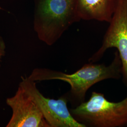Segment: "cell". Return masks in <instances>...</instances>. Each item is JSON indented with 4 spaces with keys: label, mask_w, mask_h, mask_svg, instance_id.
Returning a JSON list of instances; mask_svg holds the SVG:
<instances>
[{
    "label": "cell",
    "mask_w": 127,
    "mask_h": 127,
    "mask_svg": "<svg viewBox=\"0 0 127 127\" xmlns=\"http://www.w3.org/2000/svg\"><path fill=\"white\" fill-rule=\"evenodd\" d=\"M6 102L12 112L6 127H50L36 103L21 87Z\"/></svg>",
    "instance_id": "8992f818"
},
{
    "label": "cell",
    "mask_w": 127,
    "mask_h": 127,
    "mask_svg": "<svg viewBox=\"0 0 127 127\" xmlns=\"http://www.w3.org/2000/svg\"><path fill=\"white\" fill-rule=\"evenodd\" d=\"M70 112L85 127H127V96L119 102L107 100L102 93L92 92L89 100Z\"/></svg>",
    "instance_id": "3957f363"
},
{
    "label": "cell",
    "mask_w": 127,
    "mask_h": 127,
    "mask_svg": "<svg viewBox=\"0 0 127 127\" xmlns=\"http://www.w3.org/2000/svg\"><path fill=\"white\" fill-rule=\"evenodd\" d=\"M19 86L34 101L50 127H85L73 117L67 107L65 95L58 99L44 96L39 91L36 82L22 76Z\"/></svg>",
    "instance_id": "5b68a950"
},
{
    "label": "cell",
    "mask_w": 127,
    "mask_h": 127,
    "mask_svg": "<svg viewBox=\"0 0 127 127\" xmlns=\"http://www.w3.org/2000/svg\"><path fill=\"white\" fill-rule=\"evenodd\" d=\"M6 54V45L4 41L0 36V62L4 57Z\"/></svg>",
    "instance_id": "ba28073f"
},
{
    "label": "cell",
    "mask_w": 127,
    "mask_h": 127,
    "mask_svg": "<svg viewBox=\"0 0 127 127\" xmlns=\"http://www.w3.org/2000/svg\"><path fill=\"white\" fill-rule=\"evenodd\" d=\"M122 76V63L118 51L111 64L93 63L85 64L72 74H67L47 68H35L27 78L34 82L60 80L68 83L70 90L65 94L68 102L74 107L84 102L88 90L98 82L107 79H119Z\"/></svg>",
    "instance_id": "6da1fadb"
},
{
    "label": "cell",
    "mask_w": 127,
    "mask_h": 127,
    "mask_svg": "<svg viewBox=\"0 0 127 127\" xmlns=\"http://www.w3.org/2000/svg\"><path fill=\"white\" fill-rule=\"evenodd\" d=\"M33 28L39 39L55 44L73 23L81 19L77 0H34Z\"/></svg>",
    "instance_id": "7a4b0ae2"
},
{
    "label": "cell",
    "mask_w": 127,
    "mask_h": 127,
    "mask_svg": "<svg viewBox=\"0 0 127 127\" xmlns=\"http://www.w3.org/2000/svg\"><path fill=\"white\" fill-rule=\"evenodd\" d=\"M100 49L89 59L99 61L107 49L115 48L120 56L123 82L127 88V0H115L114 13Z\"/></svg>",
    "instance_id": "277c9868"
},
{
    "label": "cell",
    "mask_w": 127,
    "mask_h": 127,
    "mask_svg": "<svg viewBox=\"0 0 127 127\" xmlns=\"http://www.w3.org/2000/svg\"><path fill=\"white\" fill-rule=\"evenodd\" d=\"M81 19L109 23L115 7V0H77Z\"/></svg>",
    "instance_id": "52a82bcc"
}]
</instances>
